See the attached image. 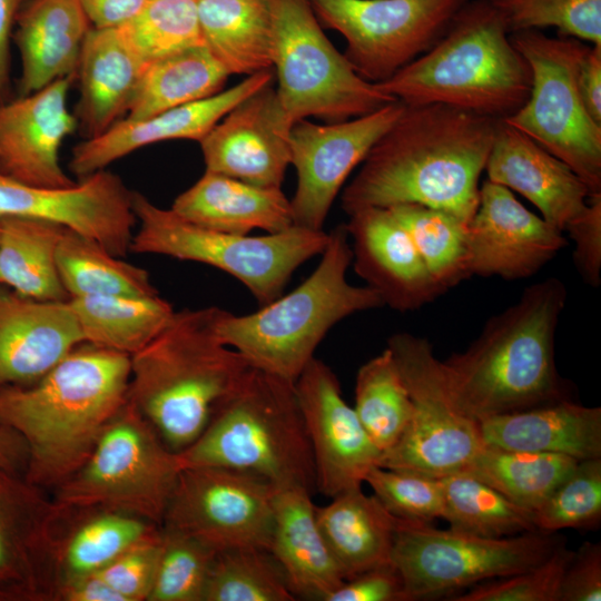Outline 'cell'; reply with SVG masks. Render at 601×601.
Segmentation results:
<instances>
[{
	"mask_svg": "<svg viewBox=\"0 0 601 601\" xmlns=\"http://www.w3.org/2000/svg\"><path fill=\"white\" fill-rule=\"evenodd\" d=\"M499 120L443 104L405 106L343 189V210L418 204L469 224Z\"/></svg>",
	"mask_w": 601,
	"mask_h": 601,
	"instance_id": "cell-1",
	"label": "cell"
},
{
	"mask_svg": "<svg viewBox=\"0 0 601 601\" xmlns=\"http://www.w3.org/2000/svg\"><path fill=\"white\" fill-rule=\"evenodd\" d=\"M130 357L82 343L26 385L0 387V426L27 449L24 477L58 487L86 462L128 398Z\"/></svg>",
	"mask_w": 601,
	"mask_h": 601,
	"instance_id": "cell-2",
	"label": "cell"
},
{
	"mask_svg": "<svg viewBox=\"0 0 601 601\" xmlns=\"http://www.w3.org/2000/svg\"><path fill=\"white\" fill-rule=\"evenodd\" d=\"M562 280L526 287L516 303L492 316L461 353L442 362L459 406L480 421L570 398L555 366V332L566 302Z\"/></svg>",
	"mask_w": 601,
	"mask_h": 601,
	"instance_id": "cell-3",
	"label": "cell"
},
{
	"mask_svg": "<svg viewBox=\"0 0 601 601\" xmlns=\"http://www.w3.org/2000/svg\"><path fill=\"white\" fill-rule=\"evenodd\" d=\"M224 311H175L159 334L130 356L128 401L176 453L200 436L252 367L218 336Z\"/></svg>",
	"mask_w": 601,
	"mask_h": 601,
	"instance_id": "cell-4",
	"label": "cell"
},
{
	"mask_svg": "<svg viewBox=\"0 0 601 601\" xmlns=\"http://www.w3.org/2000/svg\"><path fill=\"white\" fill-rule=\"evenodd\" d=\"M405 106L443 104L504 119L528 100L532 75L490 0L466 2L426 52L374 83Z\"/></svg>",
	"mask_w": 601,
	"mask_h": 601,
	"instance_id": "cell-5",
	"label": "cell"
},
{
	"mask_svg": "<svg viewBox=\"0 0 601 601\" xmlns=\"http://www.w3.org/2000/svg\"><path fill=\"white\" fill-rule=\"evenodd\" d=\"M319 256L314 272L288 294L247 315L221 314L219 338L252 367L295 383L333 326L383 306L374 289L347 280L352 249L345 224L328 233Z\"/></svg>",
	"mask_w": 601,
	"mask_h": 601,
	"instance_id": "cell-6",
	"label": "cell"
},
{
	"mask_svg": "<svg viewBox=\"0 0 601 601\" xmlns=\"http://www.w3.org/2000/svg\"><path fill=\"white\" fill-rule=\"evenodd\" d=\"M183 467L218 466L275 489L316 490L313 452L294 383L250 367L200 436L178 452Z\"/></svg>",
	"mask_w": 601,
	"mask_h": 601,
	"instance_id": "cell-7",
	"label": "cell"
},
{
	"mask_svg": "<svg viewBox=\"0 0 601 601\" xmlns=\"http://www.w3.org/2000/svg\"><path fill=\"white\" fill-rule=\"evenodd\" d=\"M137 219L130 252L201 263L239 280L259 306L279 297L304 263L321 255L328 233L293 225L260 236L230 234L193 224L171 208L134 191Z\"/></svg>",
	"mask_w": 601,
	"mask_h": 601,
	"instance_id": "cell-8",
	"label": "cell"
},
{
	"mask_svg": "<svg viewBox=\"0 0 601 601\" xmlns=\"http://www.w3.org/2000/svg\"><path fill=\"white\" fill-rule=\"evenodd\" d=\"M181 469L178 453L127 398L52 499L61 506L105 508L161 525Z\"/></svg>",
	"mask_w": 601,
	"mask_h": 601,
	"instance_id": "cell-9",
	"label": "cell"
},
{
	"mask_svg": "<svg viewBox=\"0 0 601 601\" xmlns=\"http://www.w3.org/2000/svg\"><path fill=\"white\" fill-rule=\"evenodd\" d=\"M273 52L278 99L295 124L357 118L395 98L361 78L325 36L309 0H272Z\"/></svg>",
	"mask_w": 601,
	"mask_h": 601,
	"instance_id": "cell-10",
	"label": "cell"
},
{
	"mask_svg": "<svg viewBox=\"0 0 601 601\" xmlns=\"http://www.w3.org/2000/svg\"><path fill=\"white\" fill-rule=\"evenodd\" d=\"M510 40L528 61L532 85L525 104L502 120L565 162L592 195L601 193V125L587 111L578 87L590 46L539 30L512 32Z\"/></svg>",
	"mask_w": 601,
	"mask_h": 601,
	"instance_id": "cell-11",
	"label": "cell"
},
{
	"mask_svg": "<svg viewBox=\"0 0 601 601\" xmlns=\"http://www.w3.org/2000/svg\"><path fill=\"white\" fill-rule=\"evenodd\" d=\"M386 347L411 396L413 415L378 466L436 479L466 472L484 446L479 422L459 406L432 344L403 332L390 336Z\"/></svg>",
	"mask_w": 601,
	"mask_h": 601,
	"instance_id": "cell-12",
	"label": "cell"
},
{
	"mask_svg": "<svg viewBox=\"0 0 601 601\" xmlns=\"http://www.w3.org/2000/svg\"><path fill=\"white\" fill-rule=\"evenodd\" d=\"M561 543L554 532L493 539L401 519L391 562L403 579L407 601L427 600L531 569Z\"/></svg>",
	"mask_w": 601,
	"mask_h": 601,
	"instance_id": "cell-13",
	"label": "cell"
},
{
	"mask_svg": "<svg viewBox=\"0 0 601 601\" xmlns=\"http://www.w3.org/2000/svg\"><path fill=\"white\" fill-rule=\"evenodd\" d=\"M469 0H309L321 26L345 41L364 80L386 81L430 50Z\"/></svg>",
	"mask_w": 601,
	"mask_h": 601,
	"instance_id": "cell-14",
	"label": "cell"
},
{
	"mask_svg": "<svg viewBox=\"0 0 601 601\" xmlns=\"http://www.w3.org/2000/svg\"><path fill=\"white\" fill-rule=\"evenodd\" d=\"M276 489L255 475L218 466L181 469L160 526L213 550L269 551Z\"/></svg>",
	"mask_w": 601,
	"mask_h": 601,
	"instance_id": "cell-15",
	"label": "cell"
},
{
	"mask_svg": "<svg viewBox=\"0 0 601 601\" xmlns=\"http://www.w3.org/2000/svg\"><path fill=\"white\" fill-rule=\"evenodd\" d=\"M405 109L398 100L371 114L329 124H294L290 165L297 186L290 200L295 226L322 230L329 209L353 169Z\"/></svg>",
	"mask_w": 601,
	"mask_h": 601,
	"instance_id": "cell-16",
	"label": "cell"
},
{
	"mask_svg": "<svg viewBox=\"0 0 601 601\" xmlns=\"http://www.w3.org/2000/svg\"><path fill=\"white\" fill-rule=\"evenodd\" d=\"M132 196L118 175L105 169L65 188L22 183L0 169V217L57 223L121 258L130 253L137 226Z\"/></svg>",
	"mask_w": 601,
	"mask_h": 601,
	"instance_id": "cell-17",
	"label": "cell"
},
{
	"mask_svg": "<svg viewBox=\"0 0 601 601\" xmlns=\"http://www.w3.org/2000/svg\"><path fill=\"white\" fill-rule=\"evenodd\" d=\"M294 386L313 452L316 490L332 499L362 487L381 452L344 400L336 374L314 357Z\"/></svg>",
	"mask_w": 601,
	"mask_h": 601,
	"instance_id": "cell-18",
	"label": "cell"
},
{
	"mask_svg": "<svg viewBox=\"0 0 601 601\" xmlns=\"http://www.w3.org/2000/svg\"><path fill=\"white\" fill-rule=\"evenodd\" d=\"M57 512L23 472L0 467V601H53Z\"/></svg>",
	"mask_w": 601,
	"mask_h": 601,
	"instance_id": "cell-19",
	"label": "cell"
},
{
	"mask_svg": "<svg viewBox=\"0 0 601 601\" xmlns=\"http://www.w3.org/2000/svg\"><path fill=\"white\" fill-rule=\"evenodd\" d=\"M568 244L563 231L525 208L509 188L484 180L467 224L471 275L522 279Z\"/></svg>",
	"mask_w": 601,
	"mask_h": 601,
	"instance_id": "cell-20",
	"label": "cell"
},
{
	"mask_svg": "<svg viewBox=\"0 0 601 601\" xmlns=\"http://www.w3.org/2000/svg\"><path fill=\"white\" fill-rule=\"evenodd\" d=\"M294 122L268 83L243 99L199 141L206 171L282 188Z\"/></svg>",
	"mask_w": 601,
	"mask_h": 601,
	"instance_id": "cell-21",
	"label": "cell"
},
{
	"mask_svg": "<svg viewBox=\"0 0 601 601\" xmlns=\"http://www.w3.org/2000/svg\"><path fill=\"white\" fill-rule=\"evenodd\" d=\"M75 76L11 101H0V169L30 185L65 188L76 184L60 164V148L78 120L68 109Z\"/></svg>",
	"mask_w": 601,
	"mask_h": 601,
	"instance_id": "cell-22",
	"label": "cell"
},
{
	"mask_svg": "<svg viewBox=\"0 0 601 601\" xmlns=\"http://www.w3.org/2000/svg\"><path fill=\"white\" fill-rule=\"evenodd\" d=\"M345 224L356 274L398 312L416 311L445 292L435 282L408 231L388 208H363Z\"/></svg>",
	"mask_w": 601,
	"mask_h": 601,
	"instance_id": "cell-23",
	"label": "cell"
},
{
	"mask_svg": "<svg viewBox=\"0 0 601 601\" xmlns=\"http://www.w3.org/2000/svg\"><path fill=\"white\" fill-rule=\"evenodd\" d=\"M272 82L274 72L267 69L210 97L145 119L118 120L105 132L76 145L69 169L80 180L145 146L176 139L199 142L233 107Z\"/></svg>",
	"mask_w": 601,
	"mask_h": 601,
	"instance_id": "cell-24",
	"label": "cell"
},
{
	"mask_svg": "<svg viewBox=\"0 0 601 601\" xmlns=\"http://www.w3.org/2000/svg\"><path fill=\"white\" fill-rule=\"evenodd\" d=\"M484 170L487 180L521 194L561 231L585 209L592 195L565 162L502 119Z\"/></svg>",
	"mask_w": 601,
	"mask_h": 601,
	"instance_id": "cell-25",
	"label": "cell"
},
{
	"mask_svg": "<svg viewBox=\"0 0 601 601\" xmlns=\"http://www.w3.org/2000/svg\"><path fill=\"white\" fill-rule=\"evenodd\" d=\"M82 343L68 299L0 290V387L35 382Z\"/></svg>",
	"mask_w": 601,
	"mask_h": 601,
	"instance_id": "cell-26",
	"label": "cell"
},
{
	"mask_svg": "<svg viewBox=\"0 0 601 601\" xmlns=\"http://www.w3.org/2000/svg\"><path fill=\"white\" fill-rule=\"evenodd\" d=\"M311 496L302 487L276 489L269 552L295 598L325 601L345 575L323 538Z\"/></svg>",
	"mask_w": 601,
	"mask_h": 601,
	"instance_id": "cell-27",
	"label": "cell"
},
{
	"mask_svg": "<svg viewBox=\"0 0 601 601\" xmlns=\"http://www.w3.org/2000/svg\"><path fill=\"white\" fill-rule=\"evenodd\" d=\"M16 24L20 96L77 73L83 41L92 28L80 0H30Z\"/></svg>",
	"mask_w": 601,
	"mask_h": 601,
	"instance_id": "cell-28",
	"label": "cell"
},
{
	"mask_svg": "<svg viewBox=\"0 0 601 601\" xmlns=\"http://www.w3.org/2000/svg\"><path fill=\"white\" fill-rule=\"evenodd\" d=\"M485 445L577 460L601 457V408L570 398L479 421Z\"/></svg>",
	"mask_w": 601,
	"mask_h": 601,
	"instance_id": "cell-29",
	"label": "cell"
},
{
	"mask_svg": "<svg viewBox=\"0 0 601 601\" xmlns=\"http://www.w3.org/2000/svg\"><path fill=\"white\" fill-rule=\"evenodd\" d=\"M170 208L193 224L230 234L248 235L254 229L277 233L294 225L290 200L282 188L206 170Z\"/></svg>",
	"mask_w": 601,
	"mask_h": 601,
	"instance_id": "cell-30",
	"label": "cell"
},
{
	"mask_svg": "<svg viewBox=\"0 0 601 601\" xmlns=\"http://www.w3.org/2000/svg\"><path fill=\"white\" fill-rule=\"evenodd\" d=\"M159 528L121 511L58 505L52 528L56 587L62 581L98 572Z\"/></svg>",
	"mask_w": 601,
	"mask_h": 601,
	"instance_id": "cell-31",
	"label": "cell"
},
{
	"mask_svg": "<svg viewBox=\"0 0 601 601\" xmlns=\"http://www.w3.org/2000/svg\"><path fill=\"white\" fill-rule=\"evenodd\" d=\"M145 66L117 28L90 29L77 69L80 97L76 118L86 138L105 132L127 112Z\"/></svg>",
	"mask_w": 601,
	"mask_h": 601,
	"instance_id": "cell-32",
	"label": "cell"
},
{
	"mask_svg": "<svg viewBox=\"0 0 601 601\" xmlns=\"http://www.w3.org/2000/svg\"><path fill=\"white\" fill-rule=\"evenodd\" d=\"M323 538L345 575L391 563L395 533L401 519L362 487L346 491L316 506Z\"/></svg>",
	"mask_w": 601,
	"mask_h": 601,
	"instance_id": "cell-33",
	"label": "cell"
},
{
	"mask_svg": "<svg viewBox=\"0 0 601 601\" xmlns=\"http://www.w3.org/2000/svg\"><path fill=\"white\" fill-rule=\"evenodd\" d=\"M205 47L228 75L272 69V0H198Z\"/></svg>",
	"mask_w": 601,
	"mask_h": 601,
	"instance_id": "cell-34",
	"label": "cell"
},
{
	"mask_svg": "<svg viewBox=\"0 0 601 601\" xmlns=\"http://www.w3.org/2000/svg\"><path fill=\"white\" fill-rule=\"evenodd\" d=\"M65 230L49 220L1 217L0 284L24 297L67 300L57 267V249Z\"/></svg>",
	"mask_w": 601,
	"mask_h": 601,
	"instance_id": "cell-35",
	"label": "cell"
},
{
	"mask_svg": "<svg viewBox=\"0 0 601 601\" xmlns=\"http://www.w3.org/2000/svg\"><path fill=\"white\" fill-rule=\"evenodd\" d=\"M85 343L131 356L166 326L175 309L157 295L69 297Z\"/></svg>",
	"mask_w": 601,
	"mask_h": 601,
	"instance_id": "cell-36",
	"label": "cell"
},
{
	"mask_svg": "<svg viewBox=\"0 0 601 601\" xmlns=\"http://www.w3.org/2000/svg\"><path fill=\"white\" fill-rule=\"evenodd\" d=\"M228 72L205 46L191 47L145 66L127 107L139 120L223 90Z\"/></svg>",
	"mask_w": 601,
	"mask_h": 601,
	"instance_id": "cell-37",
	"label": "cell"
},
{
	"mask_svg": "<svg viewBox=\"0 0 601 601\" xmlns=\"http://www.w3.org/2000/svg\"><path fill=\"white\" fill-rule=\"evenodd\" d=\"M57 267L69 297L158 294L146 269L68 228L58 245Z\"/></svg>",
	"mask_w": 601,
	"mask_h": 601,
	"instance_id": "cell-38",
	"label": "cell"
},
{
	"mask_svg": "<svg viewBox=\"0 0 601 601\" xmlns=\"http://www.w3.org/2000/svg\"><path fill=\"white\" fill-rule=\"evenodd\" d=\"M578 461L562 454L505 450L484 444L466 472L534 512Z\"/></svg>",
	"mask_w": 601,
	"mask_h": 601,
	"instance_id": "cell-39",
	"label": "cell"
},
{
	"mask_svg": "<svg viewBox=\"0 0 601 601\" xmlns=\"http://www.w3.org/2000/svg\"><path fill=\"white\" fill-rule=\"evenodd\" d=\"M442 479L444 516L451 530L482 538H506L536 531L525 509L469 472Z\"/></svg>",
	"mask_w": 601,
	"mask_h": 601,
	"instance_id": "cell-40",
	"label": "cell"
},
{
	"mask_svg": "<svg viewBox=\"0 0 601 601\" xmlns=\"http://www.w3.org/2000/svg\"><path fill=\"white\" fill-rule=\"evenodd\" d=\"M353 408L381 455L401 439L410 424L413 403L387 347L358 368Z\"/></svg>",
	"mask_w": 601,
	"mask_h": 601,
	"instance_id": "cell-41",
	"label": "cell"
},
{
	"mask_svg": "<svg viewBox=\"0 0 601 601\" xmlns=\"http://www.w3.org/2000/svg\"><path fill=\"white\" fill-rule=\"evenodd\" d=\"M408 231L435 282L444 292L471 277L467 223L418 204L388 208Z\"/></svg>",
	"mask_w": 601,
	"mask_h": 601,
	"instance_id": "cell-42",
	"label": "cell"
},
{
	"mask_svg": "<svg viewBox=\"0 0 601 601\" xmlns=\"http://www.w3.org/2000/svg\"><path fill=\"white\" fill-rule=\"evenodd\" d=\"M283 570L268 550L238 546L217 551L203 601H293Z\"/></svg>",
	"mask_w": 601,
	"mask_h": 601,
	"instance_id": "cell-43",
	"label": "cell"
},
{
	"mask_svg": "<svg viewBox=\"0 0 601 601\" xmlns=\"http://www.w3.org/2000/svg\"><path fill=\"white\" fill-rule=\"evenodd\" d=\"M198 0H151L118 31L144 62L205 46L198 19Z\"/></svg>",
	"mask_w": 601,
	"mask_h": 601,
	"instance_id": "cell-44",
	"label": "cell"
},
{
	"mask_svg": "<svg viewBox=\"0 0 601 601\" xmlns=\"http://www.w3.org/2000/svg\"><path fill=\"white\" fill-rule=\"evenodd\" d=\"M216 551L179 531L161 526V549L147 601H203Z\"/></svg>",
	"mask_w": 601,
	"mask_h": 601,
	"instance_id": "cell-45",
	"label": "cell"
},
{
	"mask_svg": "<svg viewBox=\"0 0 601 601\" xmlns=\"http://www.w3.org/2000/svg\"><path fill=\"white\" fill-rule=\"evenodd\" d=\"M533 513L539 531L597 526L601 520V457L579 460Z\"/></svg>",
	"mask_w": 601,
	"mask_h": 601,
	"instance_id": "cell-46",
	"label": "cell"
},
{
	"mask_svg": "<svg viewBox=\"0 0 601 601\" xmlns=\"http://www.w3.org/2000/svg\"><path fill=\"white\" fill-rule=\"evenodd\" d=\"M510 33L555 27L561 36L601 47V0H490Z\"/></svg>",
	"mask_w": 601,
	"mask_h": 601,
	"instance_id": "cell-47",
	"label": "cell"
},
{
	"mask_svg": "<svg viewBox=\"0 0 601 601\" xmlns=\"http://www.w3.org/2000/svg\"><path fill=\"white\" fill-rule=\"evenodd\" d=\"M364 482L383 506L398 519L431 523L444 516L442 479L377 465L366 474Z\"/></svg>",
	"mask_w": 601,
	"mask_h": 601,
	"instance_id": "cell-48",
	"label": "cell"
},
{
	"mask_svg": "<svg viewBox=\"0 0 601 601\" xmlns=\"http://www.w3.org/2000/svg\"><path fill=\"white\" fill-rule=\"evenodd\" d=\"M573 555L562 542L540 564L481 582L451 598L453 601H559L564 570Z\"/></svg>",
	"mask_w": 601,
	"mask_h": 601,
	"instance_id": "cell-49",
	"label": "cell"
},
{
	"mask_svg": "<svg viewBox=\"0 0 601 601\" xmlns=\"http://www.w3.org/2000/svg\"><path fill=\"white\" fill-rule=\"evenodd\" d=\"M161 549V526L96 572L122 601H147Z\"/></svg>",
	"mask_w": 601,
	"mask_h": 601,
	"instance_id": "cell-50",
	"label": "cell"
},
{
	"mask_svg": "<svg viewBox=\"0 0 601 601\" xmlns=\"http://www.w3.org/2000/svg\"><path fill=\"white\" fill-rule=\"evenodd\" d=\"M574 243L573 262L585 284L601 283V193L589 197L585 209L564 229Z\"/></svg>",
	"mask_w": 601,
	"mask_h": 601,
	"instance_id": "cell-51",
	"label": "cell"
},
{
	"mask_svg": "<svg viewBox=\"0 0 601 601\" xmlns=\"http://www.w3.org/2000/svg\"><path fill=\"white\" fill-rule=\"evenodd\" d=\"M325 601H407V598L403 579L391 562L344 580Z\"/></svg>",
	"mask_w": 601,
	"mask_h": 601,
	"instance_id": "cell-52",
	"label": "cell"
},
{
	"mask_svg": "<svg viewBox=\"0 0 601 601\" xmlns=\"http://www.w3.org/2000/svg\"><path fill=\"white\" fill-rule=\"evenodd\" d=\"M601 600V544L584 542L568 563L559 601Z\"/></svg>",
	"mask_w": 601,
	"mask_h": 601,
	"instance_id": "cell-53",
	"label": "cell"
},
{
	"mask_svg": "<svg viewBox=\"0 0 601 601\" xmlns=\"http://www.w3.org/2000/svg\"><path fill=\"white\" fill-rule=\"evenodd\" d=\"M151 0H80L92 28H118Z\"/></svg>",
	"mask_w": 601,
	"mask_h": 601,
	"instance_id": "cell-54",
	"label": "cell"
},
{
	"mask_svg": "<svg viewBox=\"0 0 601 601\" xmlns=\"http://www.w3.org/2000/svg\"><path fill=\"white\" fill-rule=\"evenodd\" d=\"M578 87L587 111L601 125V47H590L583 57Z\"/></svg>",
	"mask_w": 601,
	"mask_h": 601,
	"instance_id": "cell-55",
	"label": "cell"
},
{
	"mask_svg": "<svg viewBox=\"0 0 601 601\" xmlns=\"http://www.w3.org/2000/svg\"><path fill=\"white\" fill-rule=\"evenodd\" d=\"M53 601H122L96 573L60 582L55 590Z\"/></svg>",
	"mask_w": 601,
	"mask_h": 601,
	"instance_id": "cell-56",
	"label": "cell"
},
{
	"mask_svg": "<svg viewBox=\"0 0 601 601\" xmlns=\"http://www.w3.org/2000/svg\"><path fill=\"white\" fill-rule=\"evenodd\" d=\"M30 0H0V101L10 83V39L17 19Z\"/></svg>",
	"mask_w": 601,
	"mask_h": 601,
	"instance_id": "cell-57",
	"label": "cell"
},
{
	"mask_svg": "<svg viewBox=\"0 0 601 601\" xmlns=\"http://www.w3.org/2000/svg\"><path fill=\"white\" fill-rule=\"evenodd\" d=\"M26 461L27 449L21 436L9 427L0 426V467L21 472Z\"/></svg>",
	"mask_w": 601,
	"mask_h": 601,
	"instance_id": "cell-58",
	"label": "cell"
},
{
	"mask_svg": "<svg viewBox=\"0 0 601 601\" xmlns=\"http://www.w3.org/2000/svg\"><path fill=\"white\" fill-rule=\"evenodd\" d=\"M0 225H1V217H0Z\"/></svg>",
	"mask_w": 601,
	"mask_h": 601,
	"instance_id": "cell-59",
	"label": "cell"
}]
</instances>
